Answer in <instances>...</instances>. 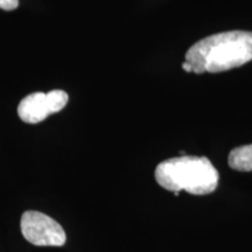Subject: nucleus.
<instances>
[{
	"label": "nucleus",
	"instance_id": "nucleus-1",
	"mask_svg": "<svg viewBox=\"0 0 252 252\" xmlns=\"http://www.w3.org/2000/svg\"><path fill=\"white\" fill-rule=\"evenodd\" d=\"M252 60V32L230 31L197 41L186 54L195 74L222 72Z\"/></svg>",
	"mask_w": 252,
	"mask_h": 252
},
{
	"label": "nucleus",
	"instance_id": "nucleus-2",
	"mask_svg": "<svg viewBox=\"0 0 252 252\" xmlns=\"http://www.w3.org/2000/svg\"><path fill=\"white\" fill-rule=\"evenodd\" d=\"M219 172L206 157L182 156L165 160L156 168V180L167 190L193 195L213 193L219 186Z\"/></svg>",
	"mask_w": 252,
	"mask_h": 252
},
{
	"label": "nucleus",
	"instance_id": "nucleus-3",
	"mask_svg": "<svg viewBox=\"0 0 252 252\" xmlns=\"http://www.w3.org/2000/svg\"><path fill=\"white\" fill-rule=\"evenodd\" d=\"M20 226L25 239L37 247H62L67 241L62 226L52 217L40 212H25Z\"/></svg>",
	"mask_w": 252,
	"mask_h": 252
},
{
	"label": "nucleus",
	"instance_id": "nucleus-4",
	"mask_svg": "<svg viewBox=\"0 0 252 252\" xmlns=\"http://www.w3.org/2000/svg\"><path fill=\"white\" fill-rule=\"evenodd\" d=\"M68 100V94L63 90H52L48 94L34 93L21 100L18 105V115L25 123L37 124L53 113L61 111Z\"/></svg>",
	"mask_w": 252,
	"mask_h": 252
},
{
	"label": "nucleus",
	"instance_id": "nucleus-5",
	"mask_svg": "<svg viewBox=\"0 0 252 252\" xmlns=\"http://www.w3.org/2000/svg\"><path fill=\"white\" fill-rule=\"evenodd\" d=\"M229 166L238 172H252V144L236 147L230 152Z\"/></svg>",
	"mask_w": 252,
	"mask_h": 252
},
{
	"label": "nucleus",
	"instance_id": "nucleus-6",
	"mask_svg": "<svg viewBox=\"0 0 252 252\" xmlns=\"http://www.w3.org/2000/svg\"><path fill=\"white\" fill-rule=\"evenodd\" d=\"M19 6V0H0V8L5 11H13Z\"/></svg>",
	"mask_w": 252,
	"mask_h": 252
},
{
	"label": "nucleus",
	"instance_id": "nucleus-7",
	"mask_svg": "<svg viewBox=\"0 0 252 252\" xmlns=\"http://www.w3.org/2000/svg\"><path fill=\"white\" fill-rule=\"evenodd\" d=\"M182 69H184L186 72H193V68H191V65L189 64L187 61H185L184 63H182Z\"/></svg>",
	"mask_w": 252,
	"mask_h": 252
}]
</instances>
